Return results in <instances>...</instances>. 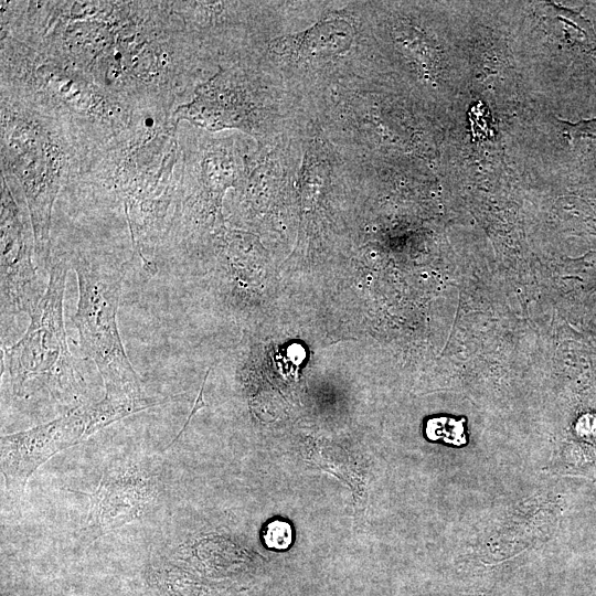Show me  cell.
I'll return each instance as SVG.
<instances>
[{
	"label": "cell",
	"instance_id": "6da1fadb",
	"mask_svg": "<svg viewBox=\"0 0 596 596\" xmlns=\"http://www.w3.org/2000/svg\"><path fill=\"white\" fill-rule=\"evenodd\" d=\"M178 120L171 109L135 110L128 126L102 148L98 178L121 200L132 247L151 253L169 233L177 196Z\"/></svg>",
	"mask_w": 596,
	"mask_h": 596
},
{
	"label": "cell",
	"instance_id": "7a4b0ae2",
	"mask_svg": "<svg viewBox=\"0 0 596 596\" xmlns=\"http://www.w3.org/2000/svg\"><path fill=\"white\" fill-rule=\"evenodd\" d=\"M10 93V92H8ZM2 177L26 202L39 265L51 263L53 204L75 161L72 121L24 96L1 95Z\"/></svg>",
	"mask_w": 596,
	"mask_h": 596
},
{
	"label": "cell",
	"instance_id": "3957f363",
	"mask_svg": "<svg viewBox=\"0 0 596 596\" xmlns=\"http://www.w3.org/2000/svg\"><path fill=\"white\" fill-rule=\"evenodd\" d=\"M68 260L78 283L72 321L82 352L95 363L103 379L105 396L143 409L168 401L146 395L119 334L117 312L127 263L102 253H78Z\"/></svg>",
	"mask_w": 596,
	"mask_h": 596
},
{
	"label": "cell",
	"instance_id": "277c9868",
	"mask_svg": "<svg viewBox=\"0 0 596 596\" xmlns=\"http://www.w3.org/2000/svg\"><path fill=\"white\" fill-rule=\"evenodd\" d=\"M70 260L51 258L49 284L30 316L21 339L4 348L12 394L18 398L46 396L61 404H77L84 381L70 352L63 321V297Z\"/></svg>",
	"mask_w": 596,
	"mask_h": 596
},
{
	"label": "cell",
	"instance_id": "5b68a950",
	"mask_svg": "<svg viewBox=\"0 0 596 596\" xmlns=\"http://www.w3.org/2000/svg\"><path fill=\"white\" fill-rule=\"evenodd\" d=\"M98 402L85 403L30 429L1 436V473L7 497L22 498L32 473L57 453L108 426Z\"/></svg>",
	"mask_w": 596,
	"mask_h": 596
},
{
	"label": "cell",
	"instance_id": "8992f818",
	"mask_svg": "<svg viewBox=\"0 0 596 596\" xmlns=\"http://www.w3.org/2000/svg\"><path fill=\"white\" fill-rule=\"evenodd\" d=\"M0 227L1 321L21 313L31 316L44 291L32 255L34 233L25 200L2 177Z\"/></svg>",
	"mask_w": 596,
	"mask_h": 596
},
{
	"label": "cell",
	"instance_id": "52a82bcc",
	"mask_svg": "<svg viewBox=\"0 0 596 596\" xmlns=\"http://www.w3.org/2000/svg\"><path fill=\"white\" fill-rule=\"evenodd\" d=\"M86 533L92 540L140 518L156 501L155 483L136 466L108 468L91 493Z\"/></svg>",
	"mask_w": 596,
	"mask_h": 596
},
{
	"label": "cell",
	"instance_id": "ba28073f",
	"mask_svg": "<svg viewBox=\"0 0 596 596\" xmlns=\"http://www.w3.org/2000/svg\"><path fill=\"white\" fill-rule=\"evenodd\" d=\"M353 41L351 24L344 20L320 21L305 32L276 39L272 50L296 61H313L341 54Z\"/></svg>",
	"mask_w": 596,
	"mask_h": 596
},
{
	"label": "cell",
	"instance_id": "9c48e42d",
	"mask_svg": "<svg viewBox=\"0 0 596 596\" xmlns=\"http://www.w3.org/2000/svg\"><path fill=\"white\" fill-rule=\"evenodd\" d=\"M464 421L465 419L457 421L449 417L429 419L426 425V434L428 438L433 440L443 439L455 445L465 444Z\"/></svg>",
	"mask_w": 596,
	"mask_h": 596
},
{
	"label": "cell",
	"instance_id": "30bf717a",
	"mask_svg": "<svg viewBox=\"0 0 596 596\" xmlns=\"http://www.w3.org/2000/svg\"><path fill=\"white\" fill-rule=\"evenodd\" d=\"M263 540L269 549L286 550L292 543V528L284 520L270 521L265 526Z\"/></svg>",
	"mask_w": 596,
	"mask_h": 596
},
{
	"label": "cell",
	"instance_id": "8fae6325",
	"mask_svg": "<svg viewBox=\"0 0 596 596\" xmlns=\"http://www.w3.org/2000/svg\"><path fill=\"white\" fill-rule=\"evenodd\" d=\"M2 596H35L31 595L29 593H22V592H6Z\"/></svg>",
	"mask_w": 596,
	"mask_h": 596
}]
</instances>
